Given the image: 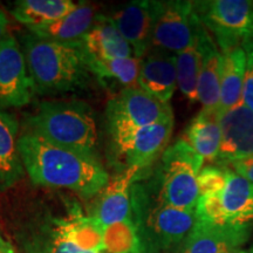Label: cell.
Returning a JSON list of instances; mask_svg holds the SVG:
<instances>
[{"mask_svg":"<svg viewBox=\"0 0 253 253\" xmlns=\"http://www.w3.org/2000/svg\"><path fill=\"white\" fill-rule=\"evenodd\" d=\"M0 253H17L13 248V245L7 240L2 239L0 237Z\"/></svg>","mask_w":253,"mask_h":253,"instance_id":"cell-31","label":"cell"},{"mask_svg":"<svg viewBox=\"0 0 253 253\" xmlns=\"http://www.w3.org/2000/svg\"><path fill=\"white\" fill-rule=\"evenodd\" d=\"M7 18L1 8H0V42L5 39L6 37V30H7Z\"/></svg>","mask_w":253,"mask_h":253,"instance_id":"cell-30","label":"cell"},{"mask_svg":"<svg viewBox=\"0 0 253 253\" xmlns=\"http://www.w3.org/2000/svg\"><path fill=\"white\" fill-rule=\"evenodd\" d=\"M173 115L155 125L110 135L116 153L126 163V168L148 169L162 156L173 130Z\"/></svg>","mask_w":253,"mask_h":253,"instance_id":"cell-10","label":"cell"},{"mask_svg":"<svg viewBox=\"0 0 253 253\" xmlns=\"http://www.w3.org/2000/svg\"><path fill=\"white\" fill-rule=\"evenodd\" d=\"M88 66L90 72L101 80L113 79L126 88L138 86L141 59L135 56L122 59H93L88 56Z\"/></svg>","mask_w":253,"mask_h":253,"instance_id":"cell-24","label":"cell"},{"mask_svg":"<svg viewBox=\"0 0 253 253\" xmlns=\"http://www.w3.org/2000/svg\"><path fill=\"white\" fill-rule=\"evenodd\" d=\"M229 169L238 173L249 182L253 183V156H250L244 160L237 161L229 167Z\"/></svg>","mask_w":253,"mask_h":253,"instance_id":"cell-29","label":"cell"},{"mask_svg":"<svg viewBox=\"0 0 253 253\" xmlns=\"http://www.w3.org/2000/svg\"><path fill=\"white\" fill-rule=\"evenodd\" d=\"M199 67H201V50L198 46L197 34V39L191 46L176 54L177 86L191 103L198 101Z\"/></svg>","mask_w":253,"mask_h":253,"instance_id":"cell-25","label":"cell"},{"mask_svg":"<svg viewBox=\"0 0 253 253\" xmlns=\"http://www.w3.org/2000/svg\"><path fill=\"white\" fill-rule=\"evenodd\" d=\"M251 226L216 225L198 220L176 253H238Z\"/></svg>","mask_w":253,"mask_h":253,"instance_id":"cell-14","label":"cell"},{"mask_svg":"<svg viewBox=\"0 0 253 253\" xmlns=\"http://www.w3.org/2000/svg\"><path fill=\"white\" fill-rule=\"evenodd\" d=\"M137 84L161 102L170 103L177 86L176 54L151 48L141 60Z\"/></svg>","mask_w":253,"mask_h":253,"instance_id":"cell-16","label":"cell"},{"mask_svg":"<svg viewBox=\"0 0 253 253\" xmlns=\"http://www.w3.org/2000/svg\"><path fill=\"white\" fill-rule=\"evenodd\" d=\"M97 14H95L93 6L88 2H80L77 9L71 12L59 20L42 25V26L30 27L32 34L41 39L63 43H77L93 27Z\"/></svg>","mask_w":253,"mask_h":253,"instance_id":"cell-20","label":"cell"},{"mask_svg":"<svg viewBox=\"0 0 253 253\" xmlns=\"http://www.w3.org/2000/svg\"><path fill=\"white\" fill-rule=\"evenodd\" d=\"M137 253H143V252H142V251H141V250H140V249H138V250H137Z\"/></svg>","mask_w":253,"mask_h":253,"instance_id":"cell-32","label":"cell"},{"mask_svg":"<svg viewBox=\"0 0 253 253\" xmlns=\"http://www.w3.org/2000/svg\"><path fill=\"white\" fill-rule=\"evenodd\" d=\"M204 160L216 162L221 144V129L217 112L201 110L190 122L183 138Z\"/></svg>","mask_w":253,"mask_h":253,"instance_id":"cell-22","label":"cell"},{"mask_svg":"<svg viewBox=\"0 0 253 253\" xmlns=\"http://www.w3.org/2000/svg\"><path fill=\"white\" fill-rule=\"evenodd\" d=\"M79 4L72 0H19L11 12L18 21L30 28L59 20L77 9Z\"/></svg>","mask_w":253,"mask_h":253,"instance_id":"cell-23","label":"cell"},{"mask_svg":"<svg viewBox=\"0 0 253 253\" xmlns=\"http://www.w3.org/2000/svg\"><path fill=\"white\" fill-rule=\"evenodd\" d=\"M46 253H101L94 250L81 248L74 242L62 236L58 230L53 226L52 233L49 236V242L47 244Z\"/></svg>","mask_w":253,"mask_h":253,"instance_id":"cell-27","label":"cell"},{"mask_svg":"<svg viewBox=\"0 0 253 253\" xmlns=\"http://www.w3.org/2000/svg\"><path fill=\"white\" fill-rule=\"evenodd\" d=\"M229 177V169L220 167H205L197 176L199 197L212 196L225 188Z\"/></svg>","mask_w":253,"mask_h":253,"instance_id":"cell-26","label":"cell"},{"mask_svg":"<svg viewBox=\"0 0 253 253\" xmlns=\"http://www.w3.org/2000/svg\"><path fill=\"white\" fill-rule=\"evenodd\" d=\"M239 253H245V252H242V251H240V252H239Z\"/></svg>","mask_w":253,"mask_h":253,"instance_id":"cell-34","label":"cell"},{"mask_svg":"<svg viewBox=\"0 0 253 253\" xmlns=\"http://www.w3.org/2000/svg\"><path fill=\"white\" fill-rule=\"evenodd\" d=\"M251 253H253V248H252V250H251Z\"/></svg>","mask_w":253,"mask_h":253,"instance_id":"cell-33","label":"cell"},{"mask_svg":"<svg viewBox=\"0 0 253 253\" xmlns=\"http://www.w3.org/2000/svg\"><path fill=\"white\" fill-rule=\"evenodd\" d=\"M18 132L17 118L0 109V192L12 188L26 172L18 149Z\"/></svg>","mask_w":253,"mask_h":253,"instance_id":"cell-18","label":"cell"},{"mask_svg":"<svg viewBox=\"0 0 253 253\" xmlns=\"http://www.w3.org/2000/svg\"><path fill=\"white\" fill-rule=\"evenodd\" d=\"M246 53L245 84L243 91V103L253 112V40L243 45Z\"/></svg>","mask_w":253,"mask_h":253,"instance_id":"cell-28","label":"cell"},{"mask_svg":"<svg viewBox=\"0 0 253 253\" xmlns=\"http://www.w3.org/2000/svg\"><path fill=\"white\" fill-rule=\"evenodd\" d=\"M196 214L198 220L216 225L251 226L253 183L229 169L225 188L219 194L199 197Z\"/></svg>","mask_w":253,"mask_h":253,"instance_id":"cell-7","label":"cell"},{"mask_svg":"<svg viewBox=\"0 0 253 253\" xmlns=\"http://www.w3.org/2000/svg\"><path fill=\"white\" fill-rule=\"evenodd\" d=\"M18 149L26 173L37 185L69 189L90 198L109 183L99 160L49 143L31 131L19 136Z\"/></svg>","mask_w":253,"mask_h":253,"instance_id":"cell-1","label":"cell"},{"mask_svg":"<svg viewBox=\"0 0 253 253\" xmlns=\"http://www.w3.org/2000/svg\"><path fill=\"white\" fill-rule=\"evenodd\" d=\"M199 26L194 1H157L153 48L178 54L195 42Z\"/></svg>","mask_w":253,"mask_h":253,"instance_id":"cell-9","label":"cell"},{"mask_svg":"<svg viewBox=\"0 0 253 253\" xmlns=\"http://www.w3.org/2000/svg\"><path fill=\"white\" fill-rule=\"evenodd\" d=\"M203 26L216 38L221 53L253 40V1L207 0L194 1Z\"/></svg>","mask_w":253,"mask_h":253,"instance_id":"cell-6","label":"cell"},{"mask_svg":"<svg viewBox=\"0 0 253 253\" xmlns=\"http://www.w3.org/2000/svg\"><path fill=\"white\" fill-rule=\"evenodd\" d=\"M87 55L93 59H122L134 56L130 45L107 15L97 14L93 27L81 40Z\"/></svg>","mask_w":253,"mask_h":253,"instance_id":"cell-19","label":"cell"},{"mask_svg":"<svg viewBox=\"0 0 253 253\" xmlns=\"http://www.w3.org/2000/svg\"><path fill=\"white\" fill-rule=\"evenodd\" d=\"M23 52L33 90L39 94L67 93L84 87L89 79L88 56L81 41L56 42L31 33L23 38Z\"/></svg>","mask_w":253,"mask_h":253,"instance_id":"cell-3","label":"cell"},{"mask_svg":"<svg viewBox=\"0 0 253 253\" xmlns=\"http://www.w3.org/2000/svg\"><path fill=\"white\" fill-rule=\"evenodd\" d=\"M32 91L23 48L14 37L7 36L0 42V109L26 106Z\"/></svg>","mask_w":253,"mask_h":253,"instance_id":"cell-11","label":"cell"},{"mask_svg":"<svg viewBox=\"0 0 253 253\" xmlns=\"http://www.w3.org/2000/svg\"><path fill=\"white\" fill-rule=\"evenodd\" d=\"M172 115L170 103L161 102L138 86L128 87L107 104V128L113 135L155 125Z\"/></svg>","mask_w":253,"mask_h":253,"instance_id":"cell-8","label":"cell"},{"mask_svg":"<svg viewBox=\"0 0 253 253\" xmlns=\"http://www.w3.org/2000/svg\"><path fill=\"white\" fill-rule=\"evenodd\" d=\"M245 73L246 53L244 47L239 46L221 53L220 100L218 115L243 103Z\"/></svg>","mask_w":253,"mask_h":253,"instance_id":"cell-21","label":"cell"},{"mask_svg":"<svg viewBox=\"0 0 253 253\" xmlns=\"http://www.w3.org/2000/svg\"><path fill=\"white\" fill-rule=\"evenodd\" d=\"M221 144L217 163L229 168L237 161L253 156V112L244 103L219 114Z\"/></svg>","mask_w":253,"mask_h":253,"instance_id":"cell-13","label":"cell"},{"mask_svg":"<svg viewBox=\"0 0 253 253\" xmlns=\"http://www.w3.org/2000/svg\"><path fill=\"white\" fill-rule=\"evenodd\" d=\"M142 173L131 186V219L138 249L143 253H176L197 224V214L163 204Z\"/></svg>","mask_w":253,"mask_h":253,"instance_id":"cell-2","label":"cell"},{"mask_svg":"<svg viewBox=\"0 0 253 253\" xmlns=\"http://www.w3.org/2000/svg\"><path fill=\"white\" fill-rule=\"evenodd\" d=\"M204 160L181 138L168 147L155 172L148 177L163 204L196 211L199 190L197 176Z\"/></svg>","mask_w":253,"mask_h":253,"instance_id":"cell-5","label":"cell"},{"mask_svg":"<svg viewBox=\"0 0 253 253\" xmlns=\"http://www.w3.org/2000/svg\"><path fill=\"white\" fill-rule=\"evenodd\" d=\"M27 131L97 160V126L93 110L82 101H43L27 119Z\"/></svg>","mask_w":253,"mask_h":253,"instance_id":"cell-4","label":"cell"},{"mask_svg":"<svg viewBox=\"0 0 253 253\" xmlns=\"http://www.w3.org/2000/svg\"><path fill=\"white\" fill-rule=\"evenodd\" d=\"M142 172L137 167L126 168L100 192L93 217L103 227L131 220V186Z\"/></svg>","mask_w":253,"mask_h":253,"instance_id":"cell-15","label":"cell"},{"mask_svg":"<svg viewBox=\"0 0 253 253\" xmlns=\"http://www.w3.org/2000/svg\"><path fill=\"white\" fill-rule=\"evenodd\" d=\"M156 13L157 1L135 0L109 15L125 40L130 45L135 58L142 60L153 48Z\"/></svg>","mask_w":253,"mask_h":253,"instance_id":"cell-12","label":"cell"},{"mask_svg":"<svg viewBox=\"0 0 253 253\" xmlns=\"http://www.w3.org/2000/svg\"><path fill=\"white\" fill-rule=\"evenodd\" d=\"M198 46L201 50L198 101L203 106V110L218 113L220 100L221 53L202 23L198 30Z\"/></svg>","mask_w":253,"mask_h":253,"instance_id":"cell-17","label":"cell"}]
</instances>
